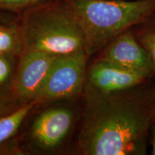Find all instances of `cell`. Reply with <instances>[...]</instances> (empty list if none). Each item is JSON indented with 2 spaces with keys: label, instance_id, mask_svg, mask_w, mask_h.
<instances>
[{
  "label": "cell",
  "instance_id": "cell-1",
  "mask_svg": "<svg viewBox=\"0 0 155 155\" xmlns=\"http://www.w3.org/2000/svg\"><path fill=\"white\" fill-rule=\"evenodd\" d=\"M82 95L84 111L77 140L80 154H147L155 119V75L121 91Z\"/></svg>",
  "mask_w": 155,
  "mask_h": 155
},
{
  "label": "cell",
  "instance_id": "cell-2",
  "mask_svg": "<svg viewBox=\"0 0 155 155\" xmlns=\"http://www.w3.org/2000/svg\"><path fill=\"white\" fill-rule=\"evenodd\" d=\"M80 25L89 58L155 10V0H64Z\"/></svg>",
  "mask_w": 155,
  "mask_h": 155
},
{
  "label": "cell",
  "instance_id": "cell-3",
  "mask_svg": "<svg viewBox=\"0 0 155 155\" xmlns=\"http://www.w3.org/2000/svg\"><path fill=\"white\" fill-rule=\"evenodd\" d=\"M24 50L56 56L84 50L80 25L64 0H47L18 15Z\"/></svg>",
  "mask_w": 155,
  "mask_h": 155
},
{
  "label": "cell",
  "instance_id": "cell-4",
  "mask_svg": "<svg viewBox=\"0 0 155 155\" xmlns=\"http://www.w3.org/2000/svg\"><path fill=\"white\" fill-rule=\"evenodd\" d=\"M89 57L84 50L55 58L37 94L38 104L68 100L82 95Z\"/></svg>",
  "mask_w": 155,
  "mask_h": 155
},
{
  "label": "cell",
  "instance_id": "cell-5",
  "mask_svg": "<svg viewBox=\"0 0 155 155\" xmlns=\"http://www.w3.org/2000/svg\"><path fill=\"white\" fill-rule=\"evenodd\" d=\"M75 122V114L71 107L57 105L45 108L29 127L28 147L42 154L57 152L66 143Z\"/></svg>",
  "mask_w": 155,
  "mask_h": 155
},
{
  "label": "cell",
  "instance_id": "cell-6",
  "mask_svg": "<svg viewBox=\"0 0 155 155\" xmlns=\"http://www.w3.org/2000/svg\"><path fill=\"white\" fill-rule=\"evenodd\" d=\"M57 57L38 50H23L18 59L12 91L20 105L35 101Z\"/></svg>",
  "mask_w": 155,
  "mask_h": 155
},
{
  "label": "cell",
  "instance_id": "cell-7",
  "mask_svg": "<svg viewBox=\"0 0 155 155\" xmlns=\"http://www.w3.org/2000/svg\"><path fill=\"white\" fill-rule=\"evenodd\" d=\"M95 60L111 63L148 77L154 76L150 58L137 40L132 28L114 38Z\"/></svg>",
  "mask_w": 155,
  "mask_h": 155
},
{
  "label": "cell",
  "instance_id": "cell-8",
  "mask_svg": "<svg viewBox=\"0 0 155 155\" xmlns=\"http://www.w3.org/2000/svg\"><path fill=\"white\" fill-rule=\"evenodd\" d=\"M151 78L111 63L94 60L87 68L83 93L119 92L138 86Z\"/></svg>",
  "mask_w": 155,
  "mask_h": 155
},
{
  "label": "cell",
  "instance_id": "cell-9",
  "mask_svg": "<svg viewBox=\"0 0 155 155\" xmlns=\"http://www.w3.org/2000/svg\"><path fill=\"white\" fill-rule=\"evenodd\" d=\"M23 50L18 15L0 12V55L19 56Z\"/></svg>",
  "mask_w": 155,
  "mask_h": 155
},
{
  "label": "cell",
  "instance_id": "cell-10",
  "mask_svg": "<svg viewBox=\"0 0 155 155\" xmlns=\"http://www.w3.org/2000/svg\"><path fill=\"white\" fill-rule=\"evenodd\" d=\"M40 104L36 101L19 106L12 111L0 116V146L11 140L32 110Z\"/></svg>",
  "mask_w": 155,
  "mask_h": 155
},
{
  "label": "cell",
  "instance_id": "cell-11",
  "mask_svg": "<svg viewBox=\"0 0 155 155\" xmlns=\"http://www.w3.org/2000/svg\"><path fill=\"white\" fill-rule=\"evenodd\" d=\"M134 35L152 62L155 75V10L132 27Z\"/></svg>",
  "mask_w": 155,
  "mask_h": 155
},
{
  "label": "cell",
  "instance_id": "cell-12",
  "mask_svg": "<svg viewBox=\"0 0 155 155\" xmlns=\"http://www.w3.org/2000/svg\"><path fill=\"white\" fill-rule=\"evenodd\" d=\"M19 57L13 55H0V99L13 96V86Z\"/></svg>",
  "mask_w": 155,
  "mask_h": 155
},
{
  "label": "cell",
  "instance_id": "cell-13",
  "mask_svg": "<svg viewBox=\"0 0 155 155\" xmlns=\"http://www.w3.org/2000/svg\"><path fill=\"white\" fill-rule=\"evenodd\" d=\"M47 0H0V12L19 15L22 12Z\"/></svg>",
  "mask_w": 155,
  "mask_h": 155
},
{
  "label": "cell",
  "instance_id": "cell-14",
  "mask_svg": "<svg viewBox=\"0 0 155 155\" xmlns=\"http://www.w3.org/2000/svg\"><path fill=\"white\" fill-rule=\"evenodd\" d=\"M19 106L21 105L15 100L13 96L0 99V116L12 111Z\"/></svg>",
  "mask_w": 155,
  "mask_h": 155
},
{
  "label": "cell",
  "instance_id": "cell-15",
  "mask_svg": "<svg viewBox=\"0 0 155 155\" xmlns=\"http://www.w3.org/2000/svg\"><path fill=\"white\" fill-rule=\"evenodd\" d=\"M149 141H150L151 148H152L151 154L155 155V119L150 127V132H149Z\"/></svg>",
  "mask_w": 155,
  "mask_h": 155
}]
</instances>
